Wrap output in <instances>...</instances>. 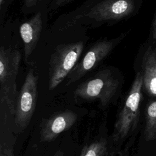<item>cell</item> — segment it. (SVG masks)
<instances>
[{
  "mask_svg": "<svg viewBox=\"0 0 156 156\" xmlns=\"http://www.w3.org/2000/svg\"><path fill=\"white\" fill-rule=\"evenodd\" d=\"M42 30V18L40 12L37 13L29 20L23 23L20 33L24 44L26 60L35 49Z\"/></svg>",
  "mask_w": 156,
  "mask_h": 156,
  "instance_id": "9c48e42d",
  "label": "cell"
},
{
  "mask_svg": "<svg viewBox=\"0 0 156 156\" xmlns=\"http://www.w3.org/2000/svg\"><path fill=\"white\" fill-rule=\"evenodd\" d=\"M125 35L112 40H103L94 43L68 76L67 84L74 83L94 68L121 41Z\"/></svg>",
  "mask_w": 156,
  "mask_h": 156,
  "instance_id": "8992f818",
  "label": "cell"
},
{
  "mask_svg": "<svg viewBox=\"0 0 156 156\" xmlns=\"http://www.w3.org/2000/svg\"><path fill=\"white\" fill-rule=\"evenodd\" d=\"M152 38L154 40H156V15L152 26Z\"/></svg>",
  "mask_w": 156,
  "mask_h": 156,
  "instance_id": "2e32d148",
  "label": "cell"
},
{
  "mask_svg": "<svg viewBox=\"0 0 156 156\" xmlns=\"http://www.w3.org/2000/svg\"><path fill=\"white\" fill-rule=\"evenodd\" d=\"M143 87V74L141 72H138L135 76L123 106L117 116L113 133L115 141L124 140L136 127L140 116Z\"/></svg>",
  "mask_w": 156,
  "mask_h": 156,
  "instance_id": "7a4b0ae2",
  "label": "cell"
},
{
  "mask_svg": "<svg viewBox=\"0 0 156 156\" xmlns=\"http://www.w3.org/2000/svg\"><path fill=\"white\" fill-rule=\"evenodd\" d=\"M4 1H5V0H0V5H1V7H2V5H3V4L4 3Z\"/></svg>",
  "mask_w": 156,
  "mask_h": 156,
  "instance_id": "ac0fdd59",
  "label": "cell"
},
{
  "mask_svg": "<svg viewBox=\"0 0 156 156\" xmlns=\"http://www.w3.org/2000/svg\"><path fill=\"white\" fill-rule=\"evenodd\" d=\"M54 156H63V153L61 151H57Z\"/></svg>",
  "mask_w": 156,
  "mask_h": 156,
  "instance_id": "e0dca14e",
  "label": "cell"
},
{
  "mask_svg": "<svg viewBox=\"0 0 156 156\" xmlns=\"http://www.w3.org/2000/svg\"><path fill=\"white\" fill-rule=\"evenodd\" d=\"M144 135L147 141L156 139V99L151 102L146 107Z\"/></svg>",
  "mask_w": 156,
  "mask_h": 156,
  "instance_id": "8fae6325",
  "label": "cell"
},
{
  "mask_svg": "<svg viewBox=\"0 0 156 156\" xmlns=\"http://www.w3.org/2000/svg\"><path fill=\"white\" fill-rule=\"evenodd\" d=\"M82 41L58 45L49 61V89L55 88L74 69L83 50Z\"/></svg>",
  "mask_w": 156,
  "mask_h": 156,
  "instance_id": "3957f363",
  "label": "cell"
},
{
  "mask_svg": "<svg viewBox=\"0 0 156 156\" xmlns=\"http://www.w3.org/2000/svg\"><path fill=\"white\" fill-rule=\"evenodd\" d=\"M119 84L118 80L109 69H104L79 85L74 94L88 101L98 99L101 105L105 106L116 94Z\"/></svg>",
  "mask_w": 156,
  "mask_h": 156,
  "instance_id": "277c9868",
  "label": "cell"
},
{
  "mask_svg": "<svg viewBox=\"0 0 156 156\" xmlns=\"http://www.w3.org/2000/svg\"><path fill=\"white\" fill-rule=\"evenodd\" d=\"M73 1H74V0H54L52 2L51 7H52L53 9L60 7L65 5Z\"/></svg>",
  "mask_w": 156,
  "mask_h": 156,
  "instance_id": "4fadbf2b",
  "label": "cell"
},
{
  "mask_svg": "<svg viewBox=\"0 0 156 156\" xmlns=\"http://www.w3.org/2000/svg\"><path fill=\"white\" fill-rule=\"evenodd\" d=\"M77 119V115L68 110L43 119L40 125L41 140L46 142L55 140L60 133L69 129L76 123Z\"/></svg>",
  "mask_w": 156,
  "mask_h": 156,
  "instance_id": "ba28073f",
  "label": "cell"
},
{
  "mask_svg": "<svg viewBox=\"0 0 156 156\" xmlns=\"http://www.w3.org/2000/svg\"><path fill=\"white\" fill-rule=\"evenodd\" d=\"M41 0H24V5L26 7L30 8L33 6H35L38 2H40Z\"/></svg>",
  "mask_w": 156,
  "mask_h": 156,
  "instance_id": "9a60e30c",
  "label": "cell"
},
{
  "mask_svg": "<svg viewBox=\"0 0 156 156\" xmlns=\"http://www.w3.org/2000/svg\"><path fill=\"white\" fill-rule=\"evenodd\" d=\"M38 77L32 69L29 70L18 95L15 122L22 129L30 123L35 110L37 99Z\"/></svg>",
  "mask_w": 156,
  "mask_h": 156,
  "instance_id": "5b68a950",
  "label": "cell"
},
{
  "mask_svg": "<svg viewBox=\"0 0 156 156\" xmlns=\"http://www.w3.org/2000/svg\"><path fill=\"white\" fill-rule=\"evenodd\" d=\"M107 152V141L105 139L101 138L85 146L80 156H105Z\"/></svg>",
  "mask_w": 156,
  "mask_h": 156,
  "instance_id": "7c38bea8",
  "label": "cell"
},
{
  "mask_svg": "<svg viewBox=\"0 0 156 156\" xmlns=\"http://www.w3.org/2000/svg\"><path fill=\"white\" fill-rule=\"evenodd\" d=\"M143 87L147 93L156 97V49L149 47L143 58Z\"/></svg>",
  "mask_w": 156,
  "mask_h": 156,
  "instance_id": "30bf717a",
  "label": "cell"
},
{
  "mask_svg": "<svg viewBox=\"0 0 156 156\" xmlns=\"http://www.w3.org/2000/svg\"><path fill=\"white\" fill-rule=\"evenodd\" d=\"M0 156H13L12 150L2 144L1 145L0 149Z\"/></svg>",
  "mask_w": 156,
  "mask_h": 156,
  "instance_id": "5bb4252c",
  "label": "cell"
},
{
  "mask_svg": "<svg viewBox=\"0 0 156 156\" xmlns=\"http://www.w3.org/2000/svg\"><path fill=\"white\" fill-rule=\"evenodd\" d=\"M21 55L19 51L1 46L0 49V101L15 115L18 98L16 77Z\"/></svg>",
  "mask_w": 156,
  "mask_h": 156,
  "instance_id": "6da1fadb",
  "label": "cell"
},
{
  "mask_svg": "<svg viewBox=\"0 0 156 156\" xmlns=\"http://www.w3.org/2000/svg\"><path fill=\"white\" fill-rule=\"evenodd\" d=\"M133 9V0H104L94 5L87 16L97 21L119 20L130 14Z\"/></svg>",
  "mask_w": 156,
  "mask_h": 156,
  "instance_id": "52a82bcc",
  "label": "cell"
}]
</instances>
